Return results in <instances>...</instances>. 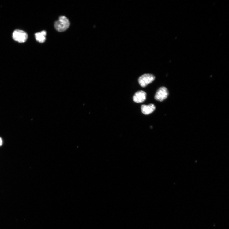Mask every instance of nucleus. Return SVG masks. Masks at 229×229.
<instances>
[{
  "label": "nucleus",
  "mask_w": 229,
  "mask_h": 229,
  "mask_svg": "<svg viewBox=\"0 0 229 229\" xmlns=\"http://www.w3.org/2000/svg\"><path fill=\"white\" fill-rule=\"evenodd\" d=\"M156 109L155 106L152 104L148 105H143L141 106V109L143 114L146 115L152 113Z\"/></svg>",
  "instance_id": "423d86ee"
},
{
  "label": "nucleus",
  "mask_w": 229,
  "mask_h": 229,
  "mask_svg": "<svg viewBox=\"0 0 229 229\" xmlns=\"http://www.w3.org/2000/svg\"><path fill=\"white\" fill-rule=\"evenodd\" d=\"M70 22L69 20L65 16H60L58 21L54 23L55 29L59 32H62L66 31L69 27Z\"/></svg>",
  "instance_id": "f257e3e1"
},
{
  "label": "nucleus",
  "mask_w": 229,
  "mask_h": 229,
  "mask_svg": "<svg viewBox=\"0 0 229 229\" xmlns=\"http://www.w3.org/2000/svg\"><path fill=\"white\" fill-rule=\"evenodd\" d=\"M146 94L144 91H139L137 92L133 96V99L136 103H140L144 102L146 99Z\"/></svg>",
  "instance_id": "39448f33"
},
{
  "label": "nucleus",
  "mask_w": 229,
  "mask_h": 229,
  "mask_svg": "<svg viewBox=\"0 0 229 229\" xmlns=\"http://www.w3.org/2000/svg\"><path fill=\"white\" fill-rule=\"evenodd\" d=\"M169 94L167 88L164 87H160L155 95V99L156 100L161 102L167 98Z\"/></svg>",
  "instance_id": "20e7f679"
},
{
  "label": "nucleus",
  "mask_w": 229,
  "mask_h": 229,
  "mask_svg": "<svg viewBox=\"0 0 229 229\" xmlns=\"http://www.w3.org/2000/svg\"><path fill=\"white\" fill-rule=\"evenodd\" d=\"M3 143V140L2 138L0 137V146L2 145Z\"/></svg>",
  "instance_id": "6e6552de"
},
{
  "label": "nucleus",
  "mask_w": 229,
  "mask_h": 229,
  "mask_svg": "<svg viewBox=\"0 0 229 229\" xmlns=\"http://www.w3.org/2000/svg\"><path fill=\"white\" fill-rule=\"evenodd\" d=\"M155 79V76L152 74H145L139 77L138 83L141 87H145L152 82Z\"/></svg>",
  "instance_id": "7ed1b4c3"
},
{
  "label": "nucleus",
  "mask_w": 229,
  "mask_h": 229,
  "mask_svg": "<svg viewBox=\"0 0 229 229\" xmlns=\"http://www.w3.org/2000/svg\"><path fill=\"white\" fill-rule=\"evenodd\" d=\"M13 39L19 43H24L28 38V35L25 32L21 30H15L13 34Z\"/></svg>",
  "instance_id": "f03ea898"
},
{
  "label": "nucleus",
  "mask_w": 229,
  "mask_h": 229,
  "mask_svg": "<svg viewBox=\"0 0 229 229\" xmlns=\"http://www.w3.org/2000/svg\"><path fill=\"white\" fill-rule=\"evenodd\" d=\"M46 32L45 31H43L41 32L35 34V36L36 40L40 43H44L46 40Z\"/></svg>",
  "instance_id": "0eeeda50"
}]
</instances>
